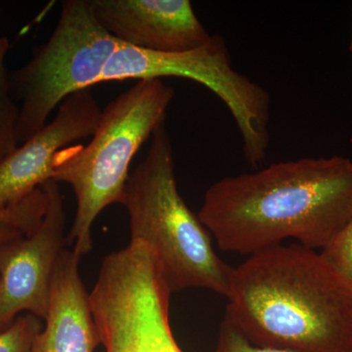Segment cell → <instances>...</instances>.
I'll return each instance as SVG.
<instances>
[{
  "instance_id": "1",
  "label": "cell",
  "mask_w": 352,
  "mask_h": 352,
  "mask_svg": "<svg viewBox=\"0 0 352 352\" xmlns=\"http://www.w3.org/2000/svg\"><path fill=\"white\" fill-rule=\"evenodd\" d=\"M198 217L222 251L251 256L289 238L322 251L352 220V160L302 157L226 176L206 191Z\"/></svg>"
},
{
  "instance_id": "2",
  "label": "cell",
  "mask_w": 352,
  "mask_h": 352,
  "mask_svg": "<svg viewBox=\"0 0 352 352\" xmlns=\"http://www.w3.org/2000/svg\"><path fill=\"white\" fill-rule=\"evenodd\" d=\"M226 317L252 344L352 352V285L320 252L278 245L233 268Z\"/></svg>"
},
{
  "instance_id": "3",
  "label": "cell",
  "mask_w": 352,
  "mask_h": 352,
  "mask_svg": "<svg viewBox=\"0 0 352 352\" xmlns=\"http://www.w3.org/2000/svg\"><path fill=\"white\" fill-rule=\"evenodd\" d=\"M120 204L129 212L131 241L152 250L171 293L201 288L228 295L233 268L217 256L212 235L178 191L166 122L129 175Z\"/></svg>"
},
{
  "instance_id": "4",
  "label": "cell",
  "mask_w": 352,
  "mask_h": 352,
  "mask_svg": "<svg viewBox=\"0 0 352 352\" xmlns=\"http://www.w3.org/2000/svg\"><path fill=\"white\" fill-rule=\"evenodd\" d=\"M175 91L163 80H139L102 111L87 146H68L54 157L51 180L71 185L76 212L68 237L80 258L92 249L95 219L122 201L134 156L166 120Z\"/></svg>"
},
{
  "instance_id": "5",
  "label": "cell",
  "mask_w": 352,
  "mask_h": 352,
  "mask_svg": "<svg viewBox=\"0 0 352 352\" xmlns=\"http://www.w3.org/2000/svg\"><path fill=\"white\" fill-rule=\"evenodd\" d=\"M95 18L90 0H66L47 43L31 61L10 74L14 101L21 102L19 144L34 138L51 113L76 92L99 83L109 60L122 45Z\"/></svg>"
},
{
  "instance_id": "6",
  "label": "cell",
  "mask_w": 352,
  "mask_h": 352,
  "mask_svg": "<svg viewBox=\"0 0 352 352\" xmlns=\"http://www.w3.org/2000/svg\"><path fill=\"white\" fill-rule=\"evenodd\" d=\"M166 76L187 78L214 92L237 124L247 163L254 168L263 163L270 141V95L233 68L226 41L219 34L184 52H153L122 44L109 60L99 83Z\"/></svg>"
},
{
  "instance_id": "7",
  "label": "cell",
  "mask_w": 352,
  "mask_h": 352,
  "mask_svg": "<svg viewBox=\"0 0 352 352\" xmlns=\"http://www.w3.org/2000/svg\"><path fill=\"white\" fill-rule=\"evenodd\" d=\"M170 294L149 250L127 248L106 256L89 295L106 352H182L170 326Z\"/></svg>"
},
{
  "instance_id": "8",
  "label": "cell",
  "mask_w": 352,
  "mask_h": 352,
  "mask_svg": "<svg viewBox=\"0 0 352 352\" xmlns=\"http://www.w3.org/2000/svg\"><path fill=\"white\" fill-rule=\"evenodd\" d=\"M47 207L38 228L0 245V332L10 327L24 311L45 320L51 284L65 248L63 196L58 183L41 185Z\"/></svg>"
},
{
  "instance_id": "9",
  "label": "cell",
  "mask_w": 352,
  "mask_h": 352,
  "mask_svg": "<svg viewBox=\"0 0 352 352\" xmlns=\"http://www.w3.org/2000/svg\"><path fill=\"white\" fill-rule=\"evenodd\" d=\"M101 113L90 88L65 99L52 122L0 162V210L18 205L51 180L57 153L94 135Z\"/></svg>"
},
{
  "instance_id": "10",
  "label": "cell",
  "mask_w": 352,
  "mask_h": 352,
  "mask_svg": "<svg viewBox=\"0 0 352 352\" xmlns=\"http://www.w3.org/2000/svg\"><path fill=\"white\" fill-rule=\"evenodd\" d=\"M90 6L111 36L139 50L184 52L212 36L189 0H90Z\"/></svg>"
},
{
  "instance_id": "11",
  "label": "cell",
  "mask_w": 352,
  "mask_h": 352,
  "mask_svg": "<svg viewBox=\"0 0 352 352\" xmlns=\"http://www.w3.org/2000/svg\"><path fill=\"white\" fill-rule=\"evenodd\" d=\"M80 256L65 249L51 284L46 324L31 352H94L100 344L89 295L78 272Z\"/></svg>"
},
{
  "instance_id": "12",
  "label": "cell",
  "mask_w": 352,
  "mask_h": 352,
  "mask_svg": "<svg viewBox=\"0 0 352 352\" xmlns=\"http://www.w3.org/2000/svg\"><path fill=\"white\" fill-rule=\"evenodd\" d=\"M8 50V39L0 38V162L19 147L17 124L20 109L11 95L10 75L6 67Z\"/></svg>"
},
{
  "instance_id": "13",
  "label": "cell",
  "mask_w": 352,
  "mask_h": 352,
  "mask_svg": "<svg viewBox=\"0 0 352 352\" xmlns=\"http://www.w3.org/2000/svg\"><path fill=\"white\" fill-rule=\"evenodd\" d=\"M47 207V198L41 188L34 191L18 205L0 210V223L19 229L25 235H31L41 226Z\"/></svg>"
},
{
  "instance_id": "14",
  "label": "cell",
  "mask_w": 352,
  "mask_h": 352,
  "mask_svg": "<svg viewBox=\"0 0 352 352\" xmlns=\"http://www.w3.org/2000/svg\"><path fill=\"white\" fill-rule=\"evenodd\" d=\"M43 329L38 317L31 314L20 315L10 327L0 332V352H31Z\"/></svg>"
},
{
  "instance_id": "15",
  "label": "cell",
  "mask_w": 352,
  "mask_h": 352,
  "mask_svg": "<svg viewBox=\"0 0 352 352\" xmlns=\"http://www.w3.org/2000/svg\"><path fill=\"white\" fill-rule=\"evenodd\" d=\"M320 254L352 285V220L322 250Z\"/></svg>"
},
{
  "instance_id": "16",
  "label": "cell",
  "mask_w": 352,
  "mask_h": 352,
  "mask_svg": "<svg viewBox=\"0 0 352 352\" xmlns=\"http://www.w3.org/2000/svg\"><path fill=\"white\" fill-rule=\"evenodd\" d=\"M215 352H294L252 344L232 323L224 318L220 324Z\"/></svg>"
},
{
  "instance_id": "17",
  "label": "cell",
  "mask_w": 352,
  "mask_h": 352,
  "mask_svg": "<svg viewBox=\"0 0 352 352\" xmlns=\"http://www.w3.org/2000/svg\"><path fill=\"white\" fill-rule=\"evenodd\" d=\"M21 235H25L19 229L8 226L6 223H0V245L6 244L9 241H12Z\"/></svg>"
},
{
  "instance_id": "18",
  "label": "cell",
  "mask_w": 352,
  "mask_h": 352,
  "mask_svg": "<svg viewBox=\"0 0 352 352\" xmlns=\"http://www.w3.org/2000/svg\"><path fill=\"white\" fill-rule=\"evenodd\" d=\"M349 50H351V52L352 53V36L351 39V44H349Z\"/></svg>"
}]
</instances>
